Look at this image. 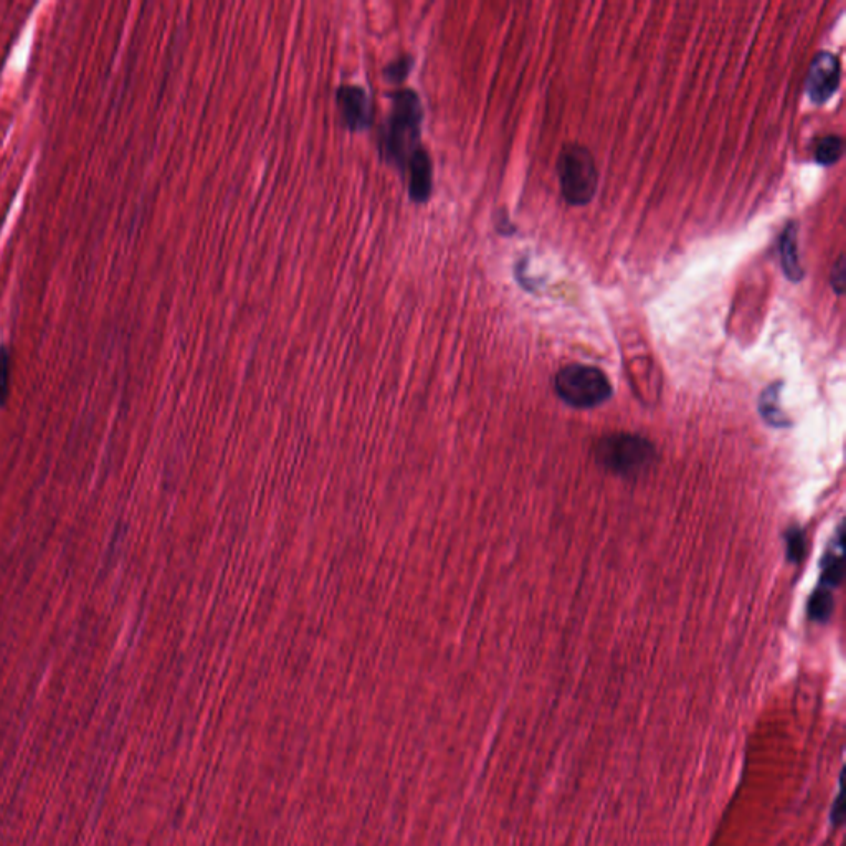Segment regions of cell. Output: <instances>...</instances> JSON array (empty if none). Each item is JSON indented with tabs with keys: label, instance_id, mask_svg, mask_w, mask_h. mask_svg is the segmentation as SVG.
Here are the masks:
<instances>
[{
	"label": "cell",
	"instance_id": "7c38bea8",
	"mask_svg": "<svg viewBox=\"0 0 846 846\" xmlns=\"http://www.w3.org/2000/svg\"><path fill=\"white\" fill-rule=\"evenodd\" d=\"M787 554L790 562L802 561L805 557V538L800 529L792 528L787 534Z\"/></svg>",
	"mask_w": 846,
	"mask_h": 846
},
{
	"label": "cell",
	"instance_id": "5b68a950",
	"mask_svg": "<svg viewBox=\"0 0 846 846\" xmlns=\"http://www.w3.org/2000/svg\"><path fill=\"white\" fill-rule=\"evenodd\" d=\"M842 78V68L838 58L830 52H820L815 55L808 68L807 95L815 105H823L837 93Z\"/></svg>",
	"mask_w": 846,
	"mask_h": 846
},
{
	"label": "cell",
	"instance_id": "7a4b0ae2",
	"mask_svg": "<svg viewBox=\"0 0 846 846\" xmlns=\"http://www.w3.org/2000/svg\"><path fill=\"white\" fill-rule=\"evenodd\" d=\"M652 443L638 435L617 433L605 437L595 447V460L605 470L618 476H638L647 471L655 460Z\"/></svg>",
	"mask_w": 846,
	"mask_h": 846
},
{
	"label": "cell",
	"instance_id": "5bb4252c",
	"mask_svg": "<svg viewBox=\"0 0 846 846\" xmlns=\"http://www.w3.org/2000/svg\"><path fill=\"white\" fill-rule=\"evenodd\" d=\"M10 354L7 349H0V404H5L10 389Z\"/></svg>",
	"mask_w": 846,
	"mask_h": 846
},
{
	"label": "cell",
	"instance_id": "3957f363",
	"mask_svg": "<svg viewBox=\"0 0 846 846\" xmlns=\"http://www.w3.org/2000/svg\"><path fill=\"white\" fill-rule=\"evenodd\" d=\"M559 399L576 409H594L612 397V384L604 372L594 366L571 364L562 367L554 379Z\"/></svg>",
	"mask_w": 846,
	"mask_h": 846
},
{
	"label": "cell",
	"instance_id": "ba28073f",
	"mask_svg": "<svg viewBox=\"0 0 846 846\" xmlns=\"http://www.w3.org/2000/svg\"><path fill=\"white\" fill-rule=\"evenodd\" d=\"M779 250L785 275L792 281L802 280L805 271L800 267L799 253H797V225H787V229L780 235Z\"/></svg>",
	"mask_w": 846,
	"mask_h": 846
},
{
	"label": "cell",
	"instance_id": "52a82bcc",
	"mask_svg": "<svg viewBox=\"0 0 846 846\" xmlns=\"http://www.w3.org/2000/svg\"><path fill=\"white\" fill-rule=\"evenodd\" d=\"M405 169L409 172L410 197L415 202H425L432 192V161L422 146L415 149Z\"/></svg>",
	"mask_w": 846,
	"mask_h": 846
},
{
	"label": "cell",
	"instance_id": "6da1fadb",
	"mask_svg": "<svg viewBox=\"0 0 846 846\" xmlns=\"http://www.w3.org/2000/svg\"><path fill=\"white\" fill-rule=\"evenodd\" d=\"M423 111L420 98L414 90L394 91L392 110L387 128L382 134L381 151L389 161L405 169L415 149L420 148V124Z\"/></svg>",
	"mask_w": 846,
	"mask_h": 846
},
{
	"label": "cell",
	"instance_id": "8992f818",
	"mask_svg": "<svg viewBox=\"0 0 846 846\" xmlns=\"http://www.w3.org/2000/svg\"><path fill=\"white\" fill-rule=\"evenodd\" d=\"M341 118L351 131H359L372 123V106L361 86L343 85L336 91Z\"/></svg>",
	"mask_w": 846,
	"mask_h": 846
},
{
	"label": "cell",
	"instance_id": "9a60e30c",
	"mask_svg": "<svg viewBox=\"0 0 846 846\" xmlns=\"http://www.w3.org/2000/svg\"><path fill=\"white\" fill-rule=\"evenodd\" d=\"M832 286L837 295H843L845 291V257L843 255H840L837 263L833 265Z\"/></svg>",
	"mask_w": 846,
	"mask_h": 846
},
{
	"label": "cell",
	"instance_id": "4fadbf2b",
	"mask_svg": "<svg viewBox=\"0 0 846 846\" xmlns=\"http://www.w3.org/2000/svg\"><path fill=\"white\" fill-rule=\"evenodd\" d=\"M412 67H414V57L402 55V57L390 63L389 67L385 68V77H389L390 80L394 81L404 80L409 75Z\"/></svg>",
	"mask_w": 846,
	"mask_h": 846
},
{
	"label": "cell",
	"instance_id": "30bf717a",
	"mask_svg": "<svg viewBox=\"0 0 846 846\" xmlns=\"http://www.w3.org/2000/svg\"><path fill=\"white\" fill-rule=\"evenodd\" d=\"M833 595L828 590L818 589L813 592L808 602V617L815 622H825L832 615Z\"/></svg>",
	"mask_w": 846,
	"mask_h": 846
},
{
	"label": "cell",
	"instance_id": "277c9868",
	"mask_svg": "<svg viewBox=\"0 0 846 846\" xmlns=\"http://www.w3.org/2000/svg\"><path fill=\"white\" fill-rule=\"evenodd\" d=\"M557 174L567 204H589L597 191L599 174L589 149L580 144H567L557 161Z\"/></svg>",
	"mask_w": 846,
	"mask_h": 846
},
{
	"label": "cell",
	"instance_id": "9c48e42d",
	"mask_svg": "<svg viewBox=\"0 0 846 846\" xmlns=\"http://www.w3.org/2000/svg\"><path fill=\"white\" fill-rule=\"evenodd\" d=\"M843 151H845L843 139L840 136H835V134H830V136H825L818 141L817 148H815V159L822 166H832L842 159Z\"/></svg>",
	"mask_w": 846,
	"mask_h": 846
},
{
	"label": "cell",
	"instance_id": "8fae6325",
	"mask_svg": "<svg viewBox=\"0 0 846 846\" xmlns=\"http://www.w3.org/2000/svg\"><path fill=\"white\" fill-rule=\"evenodd\" d=\"M779 385L769 387L764 392V397L761 400V410L764 419L769 420V423L774 425H782V412L779 410Z\"/></svg>",
	"mask_w": 846,
	"mask_h": 846
}]
</instances>
